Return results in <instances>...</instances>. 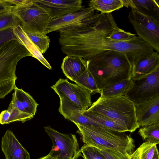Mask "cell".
<instances>
[{"instance_id":"836d02e7","label":"cell","mask_w":159,"mask_h":159,"mask_svg":"<svg viewBox=\"0 0 159 159\" xmlns=\"http://www.w3.org/2000/svg\"><path fill=\"white\" fill-rule=\"evenodd\" d=\"M14 7L7 2L5 0H0V12L12 10Z\"/></svg>"},{"instance_id":"ba28073f","label":"cell","mask_w":159,"mask_h":159,"mask_svg":"<svg viewBox=\"0 0 159 159\" xmlns=\"http://www.w3.org/2000/svg\"><path fill=\"white\" fill-rule=\"evenodd\" d=\"M44 129L52 143L49 155L57 159H77L82 156L75 134L61 133L49 126Z\"/></svg>"},{"instance_id":"30bf717a","label":"cell","mask_w":159,"mask_h":159,"mask_svg":"<svg viewBox=\"0 0 159 159\" xmlns=\"http://www.w3.org/2000/svg\"><path fill=\"white\" fill-rule=\"evenodd\" d=\"M128 18L138 35L159 52V22L135 10L130 11Z\"/></svg>"},{"instance_id":"e575fe53","label":"cell","mask_w":159,"mask_h":159,"mask_svg":"<svg viewBox=\"0 0 159 159\" xmlns=\"http://www.w3.org/2000/svg\"><path fill=\"white\" fill-rule=\"evenodd\" d=\"M123 6H125L127 8L130 6V0H121Z\"/></svg>"},{"instance_id":"277c9868","label":"cell","mask_w":159,"mask_h":159,"mask_svg":"<svg viewBox=\"0 0 159 159\" xmlns=\"http://www.w3.org/2000/svg\"><path fill=\"white\" fill-rule=\"evenodd\" d=\"M85 111L105 116L122 125L127 132H133L140 127L136 117L134 104L124 96L100 97Z\"/></svg>"},{"instance_id":"5b68a950","label":"cell","mask_w":159,"mask_h":159,"mask_svg":"<svg viewBox=\"0 0 159 159\" xmlns=\"http://www.w3.org/2000/svg\"><path fill=\"white\" fill-rule=\"evenodd\" d=\"M28 56L32 55L17 40L8 41L0 46V99L4 98L16 87L17 63Z\"/></svg>"},{"instance_id":"8fae6325","label":"cell","mask_w":159,"mask_h":159,"mask_svg":"<svg viewBox=\"0 0 159 159\" xmlns=\"http://www.w3.org/2000/svg\"><path fill=\"white\" fill-rule=\"evenodd\" d=\"M51 87L60 98L68 101L84 111L92 104V93L76 84L70 83L67 79L60 78Z\"/></svg>"},{"instance_id":"4fadbf2b","label":"cell","mask_w":159,"mask_h":159,"mask_svg":"<svg viewBox=\"0 0 159 159\" xmlns=\"http://www.w3.org/2000/svg\"><path fill=\"white\" fill-rule=\"evenodd\" d=\"M34 2L48 9L52 19L78 11L83 7L82 0H34Z\"/></svg>"},{"instance_id":"6da1fadb","label":"cell","mask_w":159,"mask_h":159,"mask_svg":"<svg viewBox=\"0 0 159 159\" xmlns=\"http://www.w3.org/2000/svg\"><path fill=\"white\" fill-rule=\"evenodd\" d=\"M111 13L103 14L94 23L60 32L59 44L66 55L89 61L108 51L119 52L127 56L132 71L141 59L153 53L154 49L138 36L128 42H115L108 39Z\"/></svg>"},{"instance_id":"ac0fdd59","label":"cell","mask_w":159,"mask_h":159,"mask_svg":"<svg viewBox=\"0 0 159 159\" xmlns=\"http://www.w3.org/2000/svg\"><path fill=\"white\" fill-rule=\"evenodd\" d=\"M131 10L139 13L159 22L158 0H130Z\"/></svg>"},{"instance_id":"9c48e42d","label":"cell","mask_w":159,"mask_h":159,"mask_svg":"<svg viewBox=\"0 0 159 159\" xmlns=\"http://www.w3.org/2000/svg\"><path fill=\"white\" fill-rule=\"evenodd\" d=\"M89 7H84L78 11L52 19L47 29L46 34L53 31L59 32L93 24L97 21L103 14L98 13Z\"/></svg>"},{"instance_id":"8d00e7d4","label":"cell","mask_w":159,"mask_h":159,"mask_svg":"<svg viewBox=\"0 0 159 159\" xmlns=\"http://www.w3.org/2000/svg\"><path fill=\"white\" fill-rule=\"evenodd\" d=\"M39 159H57L55 157H54L48 154L47 156L44 157H42Z\"/></svg>"},{"instance_id":"ffe728a7","label":"cell","mask_w":159,"mask_h":159,"mask_svg":"<svg viewBox=\"0 0 159 159\" xmlns=\"http://www.w3.org/2000/svg\"><path fill=\"white\" fill-rule=\"evenodd\" d=\"M131 80H124L106 87L100 91V97L108 98L124 96L130 85Z\"/></svg>"},{"instance_id":"4316f807","label":"cell","mask_w":159,"mask_h":159,"mask_svg":"<svg viewBox=\"0 0 159 159\" xmlns=\"http://www.w3.org/2000/svg\"><path fill=\"white\" fill-rule=\"evenodd\" d=\"M12 10L0 12V30L14 28L20 25L19 20L12 12Z\"/></svg>"},{"instance_id":"4dcf8cb0","label":"cell","mask_w":159,"mask_h":159,"mask_svg":"<svg viewBox=\"0 0 159 159\" xmlns=\"http://www.w3.org/2000/svg\"><path fill=\"white\" fill-rule=\"evenodd\" d=\"M13 29L8 28L0 30V46L8 41L17 40L14 33Z\"/></svg>"},{"instance_id":"52a82bcc","label":"cell","mask_w":159,"mask_h":159,"mask_svg":"<svg viewBox=\"0 0 159 159\" xmlns=\"http://www.w3.org/2000/svg\"><path fill=\"white\" fill-rule=\"evenodd\" d=\"M159 95V67L142 77L131 79L124 96L134 104Z\"/></svg>"},{"instance_id":"8992f818","label":"cell","mask_w":159,"mask_h":159,"mask_svg":"<svg viewBox=\"0 0 159 159\" xmlns=\"http://www.w3.org/2000/svg\"><path fill=\"white\" fill-rule=\"evenodd\" d=\"M12 11L19 20L20 25L26 33L46 34L52 20L50 10L34 3L30 6H14Z\"/></svg>"},{"instance_id":"484cf974","label":"cell","mask_w":159,"mask_h":159,"mask_svg":"<svg viewBox=\"0 0 159 159\" xmlns=\"http://www.w3.org/2000/svg\"><path fill=\"white\" fill-rule=\"evenodd\" d=\"M157 144L145 142L141 144L130 156V159H152Z\"/></svg>"},{"instance_id":"7c38bea8","label":"cell","mask_w":159,"mask_h":159,"mask_svg":"<svg viewBox=\"0 0 159 159\" xmlns=\"http://www.w3.org/2000/svg\"><path fill=\"white\" fill-rule=\"evenodd\" d=\"M134 105L140 126L159 123V95Z\"/></svg>"},{"instance_id":"7402d4cb","label":"cell","mask_w":159,"mask_h":159,"mask_svg":"<svg viewBox=\"0 0 159 159\" xmlns=\"http://www.w3.org/2000/svg\"><path fill=\"white\" fill-rule=\"evenodd\" d=\"M83 113L93 121L102 126L116 131L127 132V130L122 125L102 115L86 111Z\"/></svg>"},{"instance_id":"5bb4252c","label":"cell","mask_w":159,"mask_h":159,"mask_svg":"<svg viewBox=\"0 0 159 159\" xmlns=\"http://www.w3.org/2000/svg\"><path fill=\"white\" fill-rule=\"evenodd\" d=\"M1 148L5 159H30L29 153L9 129L2 138Z\"/></svg>"},{"instance_id":"44dd1931","label":"cell","mask_w":159,"mask_h":159,"mask_svg":"<svg viewBox=\"0 0 159 159\" xmlns=\"http://www.w3.org/2000/svg\"><path fill=\"white\" fill-rule=\"evenodd\" d=\"M88 5L89 7L100 11L102 14L111 13L123 7L121 0H91Z\"/></svg>"},{"instance_id":"3957f363","label":"cell","mask_w":159,"mask_h":159,"mask_svg":"<svg viewBox=\"0 0 159 159\" xmlns=\"http://www.w3.org/2000/svg\"><path fill=\"white\" fill-rule=\"evenodd\" d=\"M85 144L109 148L131 155L135 148L134 141L125 132L115 131L103 126H85L75 124Z\"/></svg>"},{"instance_id":"83f0119b","label":"cell","mask_w":159,"mask_h":159,"mask_svg":"<svg viewBox=\"0 0 159 159\" xmlns=\"http://www.w3.org/2000/svg\"><path fill=\"white\" fill-rule=\"evenodd\" d=\"M26 33L41 53L42 54L45 53L49 47L50 42L49 37L45 34Z\"/></svg>"},{"instance_id":"1f68e13d","label":"cell","mask_w":159,"mask_h":159,"mask_svg":"<svg viewBox=\"0 0 159 159\" xmlns=\"http://www.w3.org/2000/svg\"><path fill=\"white\" fill-rule=\"evenodd\" d=\"M8 3L16 7L30 6L34 3V0H5Z\"/></svg>"},{"instance_id":"f546056e","label":"cell","mask_w":159,"mask_h":159,"mask_svg":"<svg viewBox=\"0 0 159 159\" xmlns=\"http://www.w3.org/2000/svg\"><path fill=\"white\" fill-rule=\"evenodd\" d=\"M106 159H130V156L109 148H96Z\"/></svg>"},{"instance_id":"e0dca14e","label":"cell","mask_w":159,"mask_h":159,"mask_svg":"<svg viewBox=\"0 0 159 159\" xmlns=\"http://www.w3.org/2000/svg\"><path fill=\"white\" fill-rule=\"evenodd\" d=\"M13 30L17 40L27 49L32 54V57L37 59L49 69L51 70L52 67L49 62L30 39L20 25H19L15 27Z\"/></svg>"},{"instance_id":"d6a6232c","label":"cell","mask_w":159,"mask_h":159,"mask_svg":"<svg viewBox=\"0 0 159 159\" xmlns=\"http://www.w3.org/2000/svg\"><path fill=\"white\" fill-rule=\"evenodd\" d=\"M12 97L10 103L20 111L24 112L30 114L24 108L20 101L17 98L14 92L12 93Z\"/></svg>"},{"instance_id":"cb8c5ba5","label":"cell","mask_w":159,"mask_h":159,"mask_svg":"<svg viewBox=\"0 0 159 159\" xmlns=\"http://www.w3.org/2000/svg\"><path fill=\"white\" fill-rule=\"evenodd\" d=\"M138 133L145 142L159 144V123L142 126Z\"/></svg>"},{"instance_id":"7a4b0ae2","label":"cell","mask_w":159,"mask_h":159,"mask_svg":"<svg viewBox=\"0 0 159 159\" xmlns=\"http://www.w3.org/2000/svg\"><path fill=\"white\" fill-rule=\"evenodd\" d=\"M86 61L100 91L112 83L131 78L132 66L126 55L121 52L108 51Z\"/></svg>"},{"instance_id":"f1b7e54d","label":"cell","mask_w":159,"mask_h":159,"mask_svg":"<svg viewBox=\"0 0 159 159\" xmlns=\"http://www.w3.org/2000/svg\"><path fill=\"white\" fill-rule=\"evenodd\" d=\"M80 150L84 159H106L95 147L85 144Z\"/></svg>"},{"instance_id":"d4e9b609","label":"cell","mask_w":159,"mask_h":159,"mask_svg":"<svg viewBox=\"0 0 159 159\" xmlns=\"http://www.w3.org/2000/svg\"><path fill=\"white\" fill-rule=\"evenodd\" d=\"M74 82L92 93H100L95 80L88 67Z\"/></svg>"},{"instance_id":"d6986e66","label":"cell","mask_w":159,"mask_h":159,"mask_svg":"<svg viewBox=\"0 0 159 159\" xmlns=\"http://www.w3.org/2000/svg\"><path fill=\"white\" fill-rule=\"evenodd\" d=\"M32 115L24 112L10 103L7 110L2 111L0 114V124H8L15 121L22 123L32 119Z\"/></svg>"},{"instance_id":"9a60e30c","label":"cell","mask_w":159,"mask_h":159,"mask_svg":"<svg viewBox=\"0 0 159 159\" xmlns=\"http://www.w3.org/2000/svg\"><path fill=\"white\" fill-rule=\"evenodd\" d=\"M87 67V61L83 58L66 55L63 59L61 68L66 76L74 81Z\"/></svg>"},{"instance_id":"d590c367","label":"cell","mask_w":159,"mask_h":159,"mask_svg":"<svg viewBox=\"0 0 159 159\" xmlns=\"http://www.w3.org/2000/svg\"><path fill=\"white\" fill-rule=\"evenodd\" d=\"M152 159H159V152L157 147L156 148Z\"/></svg>"},{"instance_id":"603a6c76","label":"cell","mask_w":159,"mask_h":159,"mask_svg":"<svg viewBox=\"0 0 159 159\" xmlns=\"http://www.w3.org/2000/svg\"><path fill=\"white\" fill-rule=\"evenodd\" d=\"M14 90L16 96L24 108L30 114L33 116H35L38 104L33 98L22 89H19L16 87Z\"/></svg>"},{"instance_id":"2e32d148","label":"cell","mask_w":159,"mask_h":159,"mask_svg":"<svg viewBox=\"0 0 159 159\" xmlns=\"http://www.w3.org/2000/svg\"><path fill=\"white\" fill-rule=\"evenodd\" d=\"M159 67V52H154L151 55L140 60L132 70L131 78L142 77L153 71Z\"/></svg>"}]
</instances>
